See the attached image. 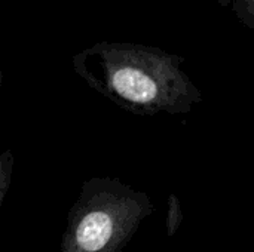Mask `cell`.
Returning <instances> with one entry per match:
<instances>
[{
    "instance_id": "6da1fadb",
    "label": "cell",
    "mask_w": 254,
    "mask_h": 252,
    "mask_svg": "<svg viewBox=\"0 0 254 252\" xmlns=\"http://www.w3.org/2000/svg\"><path fill=\"white\" fill-rule=\"evenodd\" d=\"M79 76L121 108L140 114L188 113L202 95L180 59L138 45H98L74 59Z\"/></svg>"
},
{
    "instance_id": "7a4b0ae2",
    "label": "cell",
    "mask_w": 254,
    "mask_h": 252,
    "mask_svg": "<svg viewBox=\"0 0 254 252\" xmlns=\"http://www.w3.org/2000/svg\"><path fill=\"white\" fill-rule=\"evenodd\" d=\"M155 206L118 178H89L68 211L60 252H124Z\"/></svg>"
},
{
    "instance_id": "3957f363",
    "label": "cell",
    "mask_w": 254,
    "mask_h": 252,
    "mask_svg": "<svg viewBox=\"0 0 254 252\" xmlns=\"http://www.w3.org/2000/svg\"><path fill=\"white\" fill-rule=\"evenodd\" d=\"M183 221V212L179 198L171 193L168 198V211H167V236L173 238L176 232L180 229Z\"/></svg>"
},
{
    "instance_id": "277c9868",
    "label": "cell",
    "mask_w": 254,
    "mask_h": 252,
    "mask_svg": "<svg viewBox=\"0 0 254 252\" xmlns=\"http://www.w3.org/2000/svg\"><path fill=\"white\" fill-rule=\"evenodd\" d=\"M0 180H1V195H0V202H3L4 195L7 192L9 183H10V175H12V166H13V156H10V151L7 150L3 156H1V163H0Z\"/></svg>"
},
{
    "instance_id": "5b68a950",
    "label": "cell",
    "mask_w": 254,
    "mask_h": 252,
    "mask_svg": "<svg viewBox=\"0 0 254 252\" xmlns=\"http://www.w3.org/2000/svg\"><path fill=\"white\" fill-rule=\"evenodd\" d=\"M247 9H249L250 15L254 18V0H247Z\"/></svg>"
}]
</instances>
